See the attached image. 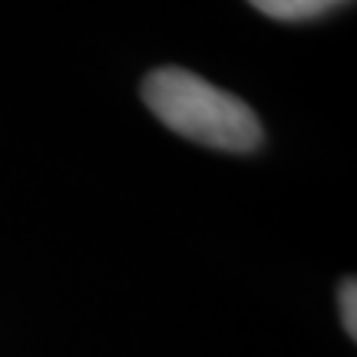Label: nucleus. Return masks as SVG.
<instances>
[{
	"label": "nucleus",
	"instance_id": "3",
	"mask_svg": "<svg viewBox=\"0 0 357 357\" xmlns=\"http://www.w3.org/2000/svg\"><path fill=\"white\" fill-rule=\"evenodd\" d=\"M341 318H344L347 334L354 337L357 334V284H354V278H347L344 284H341Z\"/></svg>",
	"mask_w": 357,
	"mask_h": 357
},
{
	"label": "nucleus",
	"instance_id": "2",
	"mask_svg": "<svg viewBox=\"0 0 357 357\" xmlns=\"http://www.w3.org/2000/svg\"><path fill=\"white\" fill-rule=\"evenodd\" d=\"M248 3L271 20H311L344 0H248Z\"/></svg>",
	"mask_w": 357,
	"mask_h": 357
},
{
	"label": "nucleus",
	"instance_id": "1",
	"mask_svg": "<svg viewBox=\"0 0 357 357\" xmlns=\"http://www.w3.org/2000/svg\"><path fill=\"white\" fill-rule=\"evenodd\" d=\"M142 100L159 123L192 142L229 153H252L261 142V123L248 102L212 86L189 70H155L142 83Z\"/></svg>",
	"mask_w": 357,
	"mask_h": 357
}]
</instances>
